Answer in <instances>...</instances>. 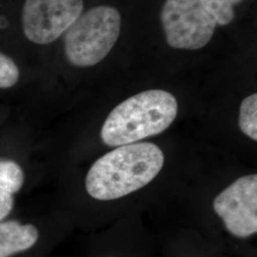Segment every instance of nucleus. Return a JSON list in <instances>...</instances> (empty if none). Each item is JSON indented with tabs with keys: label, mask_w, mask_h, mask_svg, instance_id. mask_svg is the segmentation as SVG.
I'll return each instance as SVG.
<instances>
[{
	"label": "nucleus",
	"mask_w": 257,
	"mask_h": 257,
	"mask_svg": "<svg viewBox=\"0 0 257 257\" xmlns=\"http://www.w3.org/2000/svg\"><path fill=\"white\" fill-rule=\"evenodd\" d=\"M177 111V101L171 92H139L110 111L102 126V141L110 147H119L159 135L172 125Z\"/></svg>",
	"instance_id": "nucleus-2"
},
{
	"label": "nucleus",
	"mask_w": 257,
	"mask_h": 257,
	"mask_svg": "<svg viewBox=\"0 0 257 257\" xmlns=\"http://www.w3.org/2000/svg\"><path fill=\"white\" fill-rule=\"evenodd\" d=\"M239 127L252 140H257V94L246 97L239 110Z\"/></svg>",
	"instance_id": "nucleus-9"
},
{
	"label": "nucleus",
	"mask_w": 257,
	"mask_h": 257,
	"mask_svg": "<svg viewBox=\"0 0 257 257\" xmlns=\"http://www.w3.org/2000/svg\"><path fill=\"white\" fill-rule=\"evenodd\" d=\"M163 165L164 154L154 143L119 146L92 164L86 176V190L97 200L118 199L147 186Z\"/></svg>",
	"instance_id": "nucleus-1"
},
{
	"label": "nucleus",
	"mask_w": 257,
	"mask_h": 257,
	"mask_svg": "<svg viewBox=\"0 0 257 257\" xmlns=\"http://www.w3.org/2000/svg\"><path fill=\"white\" fill-rule=\"evenodd\" d=\"M219 25H228L234 19V5L242 0H199Z\"/></svg>",
	"instance_id": "nucleus-10"
},
{
	"label": "nucleus",
	"mask_w": 257,
	"mask_h": 257,
	"mask_svg": "<svg viewBox=\"0 0 257 257\" xmlns=\"http://www.w3.org/2000/svg\"><path fill=\"white\" fill-rule=\"evenodd\" d=\"M83 7V0H26L24 33L34 43H52L81 16Z\"/></svg>",
	"instance_id": "nucleus-5"
},
{
	"label": "nucleus",
	"mask_w": 257,
	"mask_h": 257,
	"mask_svg": "<svg viewBox=\"0 0 257 257\" xmlns=\"http://www.w3.org/2000/svg\"><path fill=\"white\" fill-rule=\"evenodd\" d=\"M19 71L16 63L7 55L0 53V88L7 89L18 82Z\"/></svg>",
	"instance_id": "nucleus-11"
},
{
	"label": "nucleus",
	"mask_w": 257,
	"mask_h": 257,
	"mask_svg": "<svg viewBox=\"0 0 257 257\" xmlns=\"http://www.w3.org/2000/svg\"><path fill=\"white\" fill-rule=\"evenodd\" d=\"M161 22L168 44L185 50L206 46L217 24L199 0H166Z\"/></svg>",
	"instance_id": "nucleus-4"
},
{
	"label": "nucleus",
	"mask_w": 257,
	"mask_h": 257,
	"mask_svg": "<svg viewBox=\"0 0 257 257\" xmlns=\"http://www.w3.org/2000/svg\"><path fill=\"white\" fill-rule=\"evenodd\" d=\"M120 31L121 16L117 10L110 6L92 8L67 30L66 55L78 67L97 64L115 45Z\"/></svg>",
	"instance_id": "nucleus-3"
},
{
	"label": "nucleus",
	"mask_w": 257,
	"mask_h": 257,
	"mask_svg": "<svg viewBox=\"0 0 257 257\" xmlns=\"http://www.w3.org/2000/svg\"><path fill=\"white\" fill-rule=\"evenodd\" d=\"M24 183L21 167L12 160H0V222L14 207V194Z\"/></svg>",
	"instance_id": "nucleus-8"
},
{
	"label": "nucleus",
	"mask_w": 257,
	"mask_h": 257,
	"mask_svg": "<svg viewBox=\"0 0 257 257\" xmlns=\"http://www.w3.org/2000/svg\"><path fill=\"white\" fill-rule=\"evenodd\" d=\"M39 231L33 224L0 222V257H15L37 245Z\"/></svg>",
	"instance_id": "nucleus-7"
},
{
	"label": "nucleus",
	"mask_w": 257,
	"mask_h": 257,
	"mask_svg": "<svg viewBox=\"0 0 257 257\" xmlns=\"http://www.w3.org/2000/svg\"><path fill=\"white\" fill-rule=\"evenodd\" d=\"M213 210L228 231L239 238L257 232V175L242 176L221 192Z\"/></svg>",
	"instance_id": "nucleus-6"
}]
</instances>
